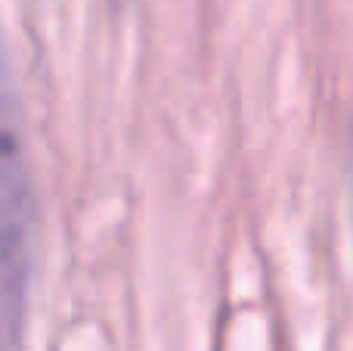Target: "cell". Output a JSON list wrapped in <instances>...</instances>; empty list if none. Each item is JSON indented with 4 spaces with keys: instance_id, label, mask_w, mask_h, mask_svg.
<instances>
[{
    "instance_id": "1",
    "label": "cell",
    "mask_w": 353,
    "mask_h": 351,
    "mask_svg": "<svg viewBox=\"0 0 353 351\" xmlns=\"http://www.w3.org/2000/svg\"><path fill=\"white\" fill-rule=\"evenodd\" d=\"M34 187L16 66L0 37V351H19L34 271Z\"/></svg>"
}]
</instances>
